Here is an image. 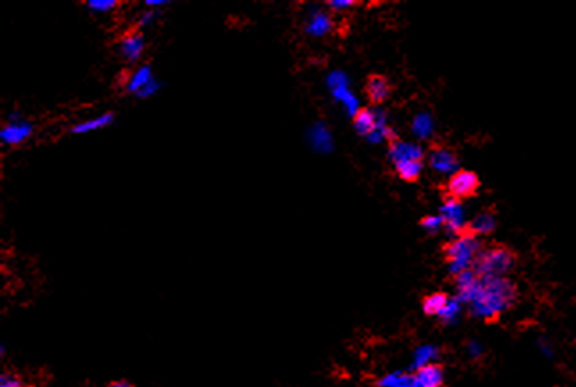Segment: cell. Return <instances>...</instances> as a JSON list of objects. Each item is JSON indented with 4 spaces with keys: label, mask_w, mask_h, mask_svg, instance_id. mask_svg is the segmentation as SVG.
<instances>
[{
    "label": "cell",
    "mask_w": 576,
    "mask_h": 387,
    "mask_svg": "<svg viewBox=\"0 0 576 387\" xmlns=\"http://www.w3.org/2000/svg\"><path fill=\"white\" fill-rule=\"evenodd\" d=\"M518 261V252L509 245L486 243L474 257L471 272L479 279H499L507 277L515 268Z\"/></svg>",
    "instance_id": "obj_2"
},
{
    "label": "cell",
    "mask_w": 576,
    "mask_h": 387,
    "mask_svg": "<svg viewBox=\"0 0 576 387\" xmlns=\"http://www.w3.org/2000/svg\"><path fill=\"white\" fill-rule=\"evenodd\" d=\"M364 91H366V97H368V100L373 106H382L391 97L392 84L385 75L371 74L366 79Z\"/></svg>",
    "instance_id": "obj_9"
},
{
    "label": "cell",
    "mask_w": 576,
    "mask_h": 387,
    "mask_svg": "<svg viewBox=\"0 0 576 387\" xmlns=\"http://www.w3.org/2000/svg\"><path fill=\"white\" fill-rule=\"evenodd\" d=\"M120 6L118 0H88L86 8L95 15H107Z\"/></svg>",
    "instance_id": "obj_18"
},
{
    "label": "cell",
    "mask_w": 576,
    "mask_h": 387,
    "mask_svg": "<svg viewBox=\"0 0 576 387\" xmlns=\"http://www.w3.org/2000/svg\"><path fill=\"white\" fill-rule=\"evenodd\" d=\"M389 143V157H391L392 165H397L400 161H409V159H425L423 150L414 143H407V141L400 140L398 136H392Z\"/></svg>",
    "instance_id": "obj_11"
},
{
    "label": "cell",
    "mask_w": 576,
    "mask_h": 387,
    "mask_svg": "<svg viewBox=\"0 0 576 387\" xmlns=\"http://www.w3.org/2000/svg\"><path fill=\"white\" fill-rule=\"evenodd\" d=\"M0 387H24L22 386L18 380H13V379H2V386Z\"/></svg>",
    "instance_id": "obj_24"
},
{
    "label": "cell",
    "mask_w": 576,
    "mask_h": 387,
    "mask_svg": "<svg viewBox=\"0 0 576 387\" xmlns=\"http://www.w3.org/2000/svg\"><path fill=\"white\" fill-rule=\"evenodd\" d=\"M33 125L29 122L22 120V116L18 113H13L9 115L8 124L0 129V141L4 145H9V147H17V145H22L24 141L29 140L33 136Z\"/></svg>",
    "instance_id": "obj_5"
},
{
    "label": "cell",
    "mask_w": 576,
    "mask_h": 387,
    "mask_svg": "<svg viewBox=\"0 0 576 387\" xmlns=\"http://www.w3.org/2000/svg\"><path fill=\"white\" fill-rule=\"evenodd\" d=\"M382 387H413V375H391L381 382Z\"/></svg>",
    "instance_id": "obj_19"
},
{
    "label": "cell",
    "mask_w": 576,
    "mask_h": 387,
    "mask_svg": "<svg viewBox=\"0 0 576 387\" xmlns=\"http://www.w3.org/2000/svg\"><path fill=\"white\" fill-rule=\"evenodd\" d=\"M332 29H334V20H332L328 9H312L303 22V31L312 38L327 36L328 33H332Z\"/></svg>",
    "instance_id": "obj_8"
},
{
    "label": "cell",
    "mask_w": 576,
    "mask_h": 387,
    "mask_svg": "<svg viewBox=\"0 0 576 387\" xmlns=\"http://www.w3.org/2000/svg\"><path fill=\"white\" fill-rule=\"evenodd\" d=\"M170 2H166V0H147L145 2V6H147L148 9H156V8H164V6H168Z\"/></svg>",
    "instance_id": "obj_23"
},
{
    "label": "cell",
    "mask_w": 576,
    "mask_h": 387,
    "mask_svg": "<svg viewBox=\"0 0 576 387\" xmlns=\"http://www.w3.org/2000/svg\"><path fill=\"white\" fill-rule=\"evenodd\" d=\"M157 17H159V11H157V9H147V11H143L138 17L136 27H138V31L141 29V27H147V25L154 24V22L157 20Z\"/></svg>",
    "instance_id": "obj_20"
},
{
    "label": "cell",
    "mask_w": 576,
    "mask_h": 387,
    "mask_svg": "<svg viewBox=\"0 0 576 387\" xmlns=\"http://www.w3.org/2000/svg\"><path fill=\"white\" fill-rule=\"evenodd\" d=\"M419 225L430 229V231H435L441 225H445V222H442V216H425V218H421Z\"/></svg>",
    "instance_id": "obj_22"
},
{
    "label": "cell",
    "mask_w": 576,
    "mask_h": 387,
    "mask_svg": "<svg viewBox=\"0 0 576 387\" xmlns=\"http://www.w3.org/2000/svg\"><path fill=\"white\" fill-rule=\"evenodd\" d=\"M145 36L141 31L134 29L131 33L123 34L118 42V56L127 63H138L145 52Z\"/></svg>",
    "instance_id": "obj_7"
},
{
    "label": "cell",
    "mask_w": 576,
    "mask_h": 387,
    "mask_svg": "<svg viewBox=\"0 0 576 387\" xmlns=\"http://www.w3.org/2000/svg\"><path fill=\"white\" fill-rule=\"evenodd\" d=\"M109 387H134L131 382H127V380H115V382H111Z\"/></svg>",
    "instance_id": "obj_25"
},
{
    "label": "cell",
    "mask_w": 576,
    "mask_h": 387,
    "mask_svg": "<svg viewBox=\"0 0 576 387\" xmlns=\"http://www.w3.org/2000/svg\"><path fill=\"white\" fill-rule=\"evenodd\" d=\"M113 120H115L113 113H104V115H98L95 116V118L84 120L81 124H75L72 132H74V134H90V132H97L100 131V129L109 127V125L113 124Z\"/></svg>",
    "instance_id": "obj_16"
},
{
    "label": "cell",
    "mask_w": 576,
    "mask_h": 387,
    "mask_svg": "<svg viewBox=\"0 0 576 387\" xmlns=\"http://www.w3.org/2000/svg\"><path fill=\"white\" fill-rule=\"evenodd\" d=\"M442 198L449 202L462 204L467 198H473L480 190L479 175L471 170H457L449 175L448 181L442 184Z\"/></svg>",
    "instance_id": "obj_4"
},
{
    "label": "cell",
    "mask_w": 576,
    "mask_h": 387,
    "mask_svg": "<svg viewBox=\"0 0 576 387\" xmlns=\"http://www.w3.org/2000/svg\"><path fill=\"white\" fill-rule=\"evenodd\" d=\"M154 81H156V77H154L152 66L141 65L127 77V81H125V90H127L129 93H132V95H139V93H141L148 84L154 83Z\"/></svg>",
    "instance_id": "obj_14"
},
{
    "label": "cell",
    "mask_w": 576,
    "mask_h": 387,
    "mask_svg": "<svg viewBox=\"0 0 576 387\" xmlns=\"http://www.w3.org/2000/svg\"><path fill=\"white\" fill-rule=\"evenodd\" d=\"M423 313L426 316H439V314L445 313L449 305V297L448 293L438 291V293H430L423 298Z\"/></svg>",
    "instance_id": "obj_15"
},
{
    "label": "cell",
    "mask_w": 576,
    "mask_h": 387,
    "mask_svg": "<svg viewBox=\"0 0 576 387\" xmlns=\"http://www.w3.org/2000/svg\"><path fill=\"white\" fill-rule=\"evenodd\" d=\"M445 371L441 364H423L413 375V387H442Z\"/></svg>",
    "instance_id": "obj_12"
},
{
    "label": "cell",
    "mask_w": 576,
    "mask_h": 387,
    "mask_svg": "<svg viewBox=\"0 0 576 387\" xmlns=\"http://www.w3.org/2000/svg\"><path fill=\"white\" fill-rule=\"evenodd\" d=\"M495 227H496L495 211L487 209L486 213H482V215L477 216L474 220L464 223V227L458 231V234H467V236H473V238H482V236H487L495 231Z\"/></svg>",
    "instance_id": "obj_13"
},
{
    "label": "cell",
    "mask_w": 576,
    "mask_h": 387,
    "mask_svg": "<svg viewBox=\"0 0 576 387\" xmlns=\"http://www.w3.org/2000/svg\"><path fill=\"white\" fill-rule=\"evenodd\" d=\"M353 6H357V2H353V0H330V2H327V9L330 13H344L348 9H352Z\"/></svg>",
    "instance_id": "obj_21"
},
{
    "label": "cell",
    "mask_w": 576,
    "mask_h": 387,
    "mask_svg": "<svg viewBox=\"0 0 576 387\" xmlns=\"http://www.w3.org/2000/svg\"><path fill=\"white\" fill-rule=\"evenodd\" d=\"M515 300H518V288L507 277L480 279V286L471 300V307L477 316L490 323L496 322L503 311L511 309Z\"/></svg>",
    "instance_id": "obj_1"
},
{
    "label": "cell",
    "mask_w": 576,
    "mask_h": 387,
    "mask_svg": "<svg viewBox=\"0 0 576 387\" xmlns=\"http://www.w3.org/2000/svg\"><path fill=\"white\" fill-rule=\"evenodd\" d=\"M483 245L486 243L480 238H473L467 234L455 236V239H449L448 243L442 245V257L454 277L471 270V264H473L477 254L482 250Z\"/></svg>",
    "instance_id": "obj_3"
},
{
    "label": "cell",
    "mask_w": 576,
    "mask_h": 387,
    "mask_svg": "<svg viewBox=\"0 0 576 387\" xmlns=\"http://www.w3.org/2000/svg\"><path fill=\"white\" fill-rule=\"evenodd\" d=\"M397 175L405 182H416L423 173V159H409L394 165Z\"/></svg>",
    "instance_id": "obj_17"
},
{
    "label": "cell",
    "mask_w": 576,
    "mask_h": 387,
    "mask_svg": "<svg viewBox=\"0 0 576 387\" xmlns=\"http://www.w3.org/2000/svg\"><path fill=\"white\" fill-rule=\"evenodd\" d=\"M429 163L435 172L451 173L458 166V157L457 152L448 145L432 143L429 150Z\"/></svg>",
    "instance_id": "obj_6"
},
{
    "label": "cell",
    "mask_w": 576,
    "mask_h": 387,
    "mask_svg": "<svg viewBox=\"0 0 576 387\" xmlns=\"http://www.w3.org/2000/svg\"><path fill=\"white\" fill-rule=\"evenodd\" d=\"M352 122L353 129L364 138H373L385 127L381 122V118H378V115H376L375 111H371L369 108H360L359 111L352 116Z\"/></svg>",
    "instance_id": "obj_10"
}]
</instances>
